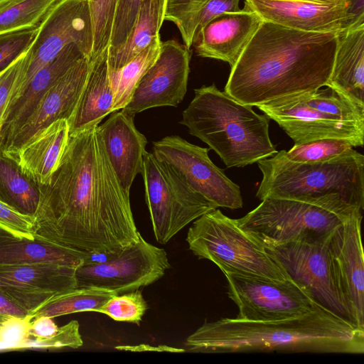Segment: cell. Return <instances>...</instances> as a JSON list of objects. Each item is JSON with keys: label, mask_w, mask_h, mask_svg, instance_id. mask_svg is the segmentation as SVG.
I'll return each instance as SVG.
<instances>
[{"label": "cell", "mask_w": 364, "mask_h": 364, "mask_svg": "<svg viewBox=\"0 0 364 364\" xmlns=\"http://www.w3.org/2000/svg\"><path fill=\"white\" fill-rule=\"evenodd\" d=\"M38 186L35 238L91 255L115 254L139 240L129 194L110 164L97 126L69 135L49 183Z\"/></svg>", "instance_id": "cell-1"}, {"label": "cell", "mask_w": 364, "mask_h": 364, "mask_svg": "<svg viewBox=\"0 0 364 364\" xmlns=\"http://www.w3.org/2000/svg\"><path fill=\"white\" fill-rule=\"evenodd\" d=\"M338 33L306 32L263 21L231 68L225 92L250 106L327 86Z\"/></svg>", "instance_id": "cell-2"}, {"label": "cell", "mask_w": 364, "mask_h": 364, "mask_svg": "<svg viewBox=\"0 0 364 364\" xmlns=\"http://www.w3.org/2000/svg\"><path fill=\"white\" fill-rule=\"evenodd\" d=\"M197 353H364V330L324 307L275 321L223 318L205 322L186 340Z\"/></svg>", "instance_id": "cell-3"}, {"label": "cell", "mask_w": 364, "mask_h": 364, "mask_svg": "<svg viewBox=\"0 0 364 364\" xmlns=\"http://www.w3.org/2000/svg\"><path fill=\"white\" fill-rule=\"evenodd\" d=\"M285 150L257 162L262 178L256 196L310 203L350 218L364 208V156L352 149L332 159L294 162Z\"/></svg>", "instance_id": "cell-4"}, {"label": "cell", "mask_w": 364, "mask_h": 364, "mask_svg": "<svg viewBox=\"0 0 364 364\" xmlns=\"http://www.w3.org/2000/svg\"><path fill=\"white\" fill-rule=\"evenodd\" d=\"M194 92L180 124L216 152L228 168L244 167L277 152L266 114L256 113L214 83Z\"/></svg>", "instance_id": "cell-5"}, {"label": "cell", "mask_w": 364, "mask_h": 364, "mask_svg": "<svg viewBox=\"0 0 364 364\" xmlns=\"http://www.w3.org/2000/svg\"><path fill=\"white\" fill-rule=\"evenodd\" d=\"M276 122L294 144L339 139L363 146L364 106L340 91L324 86L257 106Z\"/></svg>", "instance_id": "cell-6"}, {"label": "cell", "mask_w": 364, "mask_h": 364, "mask_svg": "<svg viewBox=\"0 0 364 364\" xmlns=\"http://www.w3.org/2000/svg\"><path fill=\"white\" fill-rule=\"evenodd\" d=\"M189 249L199 259L232 273L285 280L291 277L262 243L242 230L235 219L215 208L195 220L188 230Z\"/></svg>", "instance_id": "cell-7"}, {"label": "cell", "mask_w": 364, "mask_h": 364, "mask_svg": "<svg viewBox=\"0 0 364 364\" xmlns=\"http://www.w3.org/2000/svg\"><path fill=\"white\" fill-rule=\"evenodd\" d=\"M141 174L154 234L160 244H166L188 224L218 208L153 153L146 151Z\"/></svg>", "instance_id": "cell-8"}, {"label": "cell", "mask_w": 364, "mask_h": 364, "mask_svg": "<svg viewBox=\"0 0 364 364\" xmlns=\"http://www.w3.org/2000/svg\"><path fill=\"white\" fill-rule=\"evenodd\" d=\"M350 218L310 203L266 198L235 220L260 242L278 244L324 238Z\"/></svg>", "instance_id": "cell-9"}, {"label": "cell", "mask_w": 364, "mask_h": 364, "mask_svg": "<svg viewBox=\"0 0 364 364\" xmlns=\"http://www.w3.org/2000/svg\"><path fill=\"white\" fill-rule=\"evenodd\" d=\"M332 233L316 240L261 243L287 274L305 287L319 304L359 328L338 283L329 251Z\"/></svg>", "instance_id": "cell-10"}, {"label": "cell", "mask_w": 364, "mask_h": 364, "mask_svg": "<svg viewBox=\"0 0 364 364\" xmlns=\"http://www.w3.org/2000/svg\"><path fill=\"white\" fill-rule=\"evenodd\" d=\"M102 261L90 258L75 271L77 287H95L120 294L139 289L161 278L170 268L166 252L139 240Z\"/></svg>", "instance_id": "cell-11"}, {"label": "cell", "mask_w": 364, "mask_h": 364, "mask_svg": "<svg viewBox=\"0 0 364 364\" xmlns=\"http://www.w3.org/2000/svg\"><path fill=\"white\" fill-rule=\"evenodd\" d=\"M224 275L228 282V296L238 307L237 318L240 319H287L322 307L305 287L291 278L272 280L232 273Z\"/></svg>", "instance_id": "cell-12"}, {"label": "cell", "mask_w": 364, "mask_h": 364, "mask_svg": "<svg viewBox=\"0 0 364 364\" xmlns=\"http://www.w3.org/2000/svg\"><path fill=\"white\" fill-rule=\"evenodd\" d=\"M72 43L77 45L90 59L93 35L88 0H60L44 18L29 48L31 56L26 71L7 108L21 95L33 76Z\"/></svg>", "instance_id": "cell-13"}, {"label": "cell", "mask_w": 364, "mask_h": 364, "mask_svg": "<svg viewBox=\"0 0 364 364\" xmlns=\"http://www.w3.org/2000/svg\"><path fill=\"white\" fill-rule=\"evenodd\" d=\"M153 154L172 166L196 192L218 208H241L240 188L210 160L209 149L178 136H166L153 144Z\"/></svg>", "instance_id": "cell-14"}, {"label": "cell", "mask_w": 364, "mask_h": 364, "mask_svg": "<svg viewBox=\"0 0 364 364\" xmlns=\"http://www.w3.org/2000/svg\"><path fill=\"white\" fill-rule=\"evenodd\" d=\"M190 61L191 52L186 46L175 40L161 41L158 58L122 110L134 116L153 107H177L186 93Z\"/></svg>", "instance_id": "cell-15"}, {"label": "cell", "mask_w": 364, "mask_h": 364, "mask_svg": "<svg viewBox=\"0 0 364 364\" xmlns=\"http://www.w3.org/2000/svg\"><path fill=\"white\" fill-rule=\"evenodd\" d=\"M77 268L54 263L0 264V293L31 314L55 295L77 288Z\"/></svg>", "instance_id": "cell-16"}, {"label": "cell", "mask_w": 364, "mask_h": 364, "mask_svg": "<svg viewBox=\"0 0 364 364\" xmlns=\"http://www.w3.org/2000/svg\"><path fill=\"white\" fill-rule=\"evenodd\" d=\"M90 59H82L42 97L31 115L0 152L14 157L37 132L53 122L73 115L87 81Z\"/></svg>", "instance_id": "cell-17"}, {"label": "cell", "mask_w": 364, "mask_h": 364, "mask_svg": "<svg viewBox=\"0 0 364 364\" xmlns=\"http://www.w3.org/2000/svg\"><path fill=\"white\" fill-rule=\"evenodd\" d=\"M362 213L353 215L332 233L329 251L339 287L364 330V261Z\"/></svg>", "instance_id": "cell-18"}, {"label": "cell", "mask_w": 364, "mask_h": 364, "mask_svg": "<svg viewBox=\"0 0 364 364\" xmlns=\"http://www.w3.org/2000/svg\"><path fill=\"white\" fill-rule=\"evenodd\" d=\"M263 21L306 32L340 33L351 27L346 5L303 0H245Z\"/></svg>", "instance_id": "cell-19"}, {"label": "cell", "mask_w": 364, "mask_h": 364, "mask_svg": "<svg viewBox=\"0 0 364 364\" xmlns=\"http://www.w3.org/2000/svg\"><path fill=\"white\" fill-rule=\"evenodd\" d=\"M262 19L247 6L223 13L208 22L193 45L202 58L220 60L232 68L258 29Z\"/></svg>", "instance_id": "cell-20"}, {"label": "cell", "mask_w": 364, "mask_h": 364, "mask_svg": "<svg viewBox=\"0 0 364 364\" xmlns=\"http://www.w3.org/2000/svg\"><path fill=\"white\" fill-rule=\"evenodd\" d=\"M133 117L121 109L97 126L110 164L127 194L136 174L141 173L147 144Z\"/></svg>", "instance_id": "cell-21"}, {"label": "cell", "mask_w": 364, "mask_h": 364, "mask_svg": "<svg viewBox=\"0 0 364 364\" xmlns=\"http://www.w3.org/2000/svg\"><path fill=\"white\" fill-rule=\"evenodd\" d=\"M85 57L77 45L70 44L33 76L5 112L0 132V150L24 124L48 89Z\"/></svg>", "instance_id": "cell-22"}, {"label": "cell", "mask_w": 364, "mask_h": 364, "mask_svg": "<svg viewBox=\"0 0 364 364\" xmlns=\"http://www.w3.org/2000/svg\"><path fill=\"white\" fill-rule=\"evenodd\" d=\"M68 139V120L58 119L37 132L13 158L36 183L46 186L60 164Z\"/></svg>", "instance_id": "cell-23"}, {"label": "cell", "mask_w": 364, "mask_h": 364, "mask_svg": "<svg viewBox=\"0 0 364 364\" xmlns=\"http://www.w3.org/2000/svg\"><path fill=\"white\" fill-rule=\"evenodd\" d=\"M108 49L90 59L86 83L77 107L68 122L69 135L98 126L112 112L114 93L109 78Z\"/></svg>", "instance_id": "cell-24"}, {"label": "cell", "mask_w": 364, "mask_h": 364, "mask_svg": "<svg viewBox=\"0 0 364 364\" xmlns=\"http://www.w3.org/2000/svg\"><path fill=\"white\" fill-rule=\"evenodd\" d=\"M327 86L364 106V23L338 33L333 70Z\"/></svg>", "instance_id": "cell-25"}, {"label": "cell", "mask_w": 364, "mask_h": 364, "mask_svg": "<svg viewBox=\"0 0 364 364\" xmlns=\"http://www.w3.org/2000/svg\"><path fill=\"white\" fill-rule=\"evenodd\" d=\"M90 258L89 253L36 238L16 236L0 227V264L54 263L78 267Z\"/></svg>", "instance_id": "cell-26"}, {"label": "cell", "mask_w": 364, "mask_h": 364, "mask_svg": "<svg viewBox=\"0 0 364 364\" xmlns=\"http://www.w3.org/2000/svg\"><path fill=\"white\" fill-rule=\"evenodd\" d=\"M166 4V0H145L142 3L127 40L119 47L108 49L109 73L121 69L160 37Z\"/></svg>", "instance_id": "cell-27"}, {"label": "cell", "mask_w": 364, "mask_h": 364, "mask_svg": "<svg viewBox=\"0 0 364 364\" xmlns=\"http://www.w3.org/2000/svg\"><path fill=\"white\" fill-rule=\"evenodd\" d=\"M231 6V0H166L164 21L176 26L183 45L191 50L201 29Z\"/></svg>", "instance_id": "cell-28"}, {"label": "cell", "mask_w": 364, "mask_h": 364, "mask_svg": "<svg viewBox=\"0 0 364 364\" xmlns=\"http://www.w3.org/2000/svg\"><path fill=\"white\" fill-rule=\"evenodd\" d=\"M0 200L21 213L34 216L40 200V189L17 160L0 152Z\"/></svg>", "instance_id": "cell-29"}, {"label": "cell", "mask_w": 364, "mask_h": 364, "mask_svg": "<svg viewBox=\"0 0 364 364\" xmlns=\"http://www.w3.org/2000/svg\"><path fill=\"white\" fill-rule=\"evenodd\" d=\"M116 293L95 287H77L55 295L33 312L37 317L46 316L52 318L73 313L94 311L104 305Z\"/></svg>", "instance_id": "cell-30"}, {"label": "cell", "mask_w": 364, "mask_h": 364, "mask_svg": "<svg viewBox=\"0 0 364 364\" xmlns=\"http://www.w3.org/2000/svg\"><path fill=\"white\" fill-rule=\"evenodd\" d=\"M161 43L160 37L157 38L121 69L109 73L114 93L112 112L122 109L129 102L138 82L158 58Z\"/></svg>", "instance_id": "cell-31"}, {"label": "cell", "mask_w": 364, "mask_h": 364, "mask_svg": "<svg viewBox=\"0 0 364 364\" xmlns=\"http://www.w3.org/2000/svg\"><path fill=\"white\" fill-rule=\"evenodd\" d=\"M60 0H0V33L38 27Z\"/></svg>", "instance_id": "cell-32"}, {"label": "cell", "mask_w": 364, "mask_h": 364, "mask_svg": "<svg viewBox=\"0 0 364 364\" xmlns=\"http://www.w3.org/2000/svg\"><path fill=\"white\" fill-rule=\"evenodd\" d=\"M352 144L343 139H321L304 144H294L285 151L287 159L294 162L316 163L342 156L353 149Z\"/></svg>", "instance_id": "cell-33"}, {"label": "cell", "mask_w": 364, "mask_h": 364, "mask_svg": "<svg viewBox=\"0 0 364 364\" xmlns=\"http://www.w3.org/2000/svg\"><path fill=\"white\" fill-rule=\"evenodd\" d=\"M119 0H88L91 15L93 47L90 59L108 49Z\"/></svg>", "instance_id": "cell-34"}, {"label": "cell", "mask_w": 364, "mask_h": 364, "mask_svg": "<svg viewBox=\"0 0 364 364\" xmlns=\"http://www.w3.org/2000/svg\"><path fill=\"white\" fill-rule=\"evenodd\" d=\"M147 307L141 291L136 289L113 296L96 312L107 315L115 321L139 325Z\"/></svg>", "instance_id": "cell-35"}, {"label": "cell", "mask_w": 364, "mask_h": 364, "mask_svg": "<svg viewBox=\"0 0 364 364\" xmlns=\"http://www.w3.org/2000/svg\"><path fill=\"white\" fill-rule=\"evenodd\" d=\"M38 30L36 27L0 33V73L29 49Z\"/></svg>", "instance_id": "cell-36"}, {"label": "cell", "mask_w": 364, "mask_h": 364, "mask_svg": "<svg viewBox=\"0 0 364 364\" xmlns=\"http://www.w3.org/2000/svg\"><path fill=\"white\" fill-rule=\"evenodd\" d=\"M82 345L79 323L76 320H73L58 328L56 333L48 338H30L21 346L20 350L78 348Z\"/></svg>", "instance_id": "cell-37"}, {"label": "cell", "mask_w": 364, "mask_h": 364, "mask_svg": "<svg viewBox=\"0 0 364 364\" xmlns=\"http://www.w3.org/2000/svg\"><path fill=\"white\" fill-rule=\"evenodd\" d=\"M145 0H119L108 49L121 46L129 36L139 10Z\"/></svg>", "instance_id": "cell-38"}, {"label": "cell", "mask_w": 364, "mask_h": 364, "mask_svg": "<svg viewBox=\"0 0 364 364\" xmlns=\"http://www.w3.org/2000/svg\"><path fill=\"white\" fill-rule=\"evenodd\" d=\"M30 56L28 49L0 74V132L5 112L26 71Z\"/></svg>", "instance_id": "cell-39"}, {"label": "cell", "mask_w": 364, "mask_h": 364, "mask_svg": "<svg viewBox=\"0 0 364 364\" xmlns=\"http://www.w3.org/2000/svg\"><path fill=\"white\" fill-rule=\"evenodd\" d=\"M33 316H8L0 325V351L20 350L21 346L31 338L30 328Z\"/></svg>", "instance_id": "cell-40"}, {"label": "cell", "mask_w": 364, "mask_h": 364, "mask_svg": "<svg viewBox=\"0 0 364 364\" xmlns=\"http://www.w3.org/2000/svg\"><path fill=\"white\" fill-rule=\"evenodd\" d=\"M0 227L16 236L34 239L35 217L20 213L0 200Z\"/></svg>", "instance_id": "cell-41"}, {"label": "cell", "mask_w": 364, "mask_h": 364, "mask_svg": "<svg viewBox=\"0 0 364 364\" xmlns=\"http://www.w3.org/2000/svg\"><path fill=\"white\" fill-rule=\"evenodd\" d=\"M58 327L53 318L46 316L34 317L31 323L30 335L33 338H46L53 336Z\"/></svg>", "instance_id": "cell-42"}, {"label": "cell", "mask_w": 364, "mask_h": 364, "mask_svg": "<svg viewBox=\"0 0 364 364\" xmlns=\"http://www.w3.org/2000/svg\"><path fill=\"white\" fill-rule=\"evenodd\" d=\"M351 27L364 23V0H346Z\"/></svg>", "instance_id": "cell-43"}, {"label": "cell", "mask_w": 364, "mask_h": 364, "mask_svg": "<svg viewBox=\"0 0 364 364\" xmlns=\"http://www.w3.org/2000/svg\"><path fill=\"white\" fill-rule=\"evenodd\" d=\"M29 313L14 301L0 293V315L24 316Z\"/></svg>", "instance_id": "cell-44"}, {"label": "cell", "mask_w": 364, "mask_h": 364, "mask_svg": "<svg viewBox=\"0 0 364 364\" xmlns=\"http://www.w3.org/2000/svg\"><path fill=\"white\" fill-rule=\"evenodd\" d=\"M307 1H311L315 3H321V4H342L346 5V0H303Z\"/></svg>", "instance_id": "cell-45"}, {"label": "cell", "mask_w": 364, "mask_h": 364, "mask_svg": "<svg viewBox=\"0 0 364 364\" xmlns=\"http://www.w3.org/2000/svg\"><path fill=\"white\" fill-rule=\"evenodd\" d=\"M8 316H1L0 315V325L1 324V323L8 317Z\"/></svg>", "instance_id": "cell-46"}, {"label": "cell", "mask_w": 364, "mask_h": 364, "mask_svg": "<svg viewBox=\"0 0 364 364\" xmlns=\"http://www.w3.org/2000/svg\"><path fill=\"white\" fill-rule=\"evenodd\" d=\"M0 74H1V73H0Z\"/></svg>", "instance_id": "cell-47"}]
</instances>
